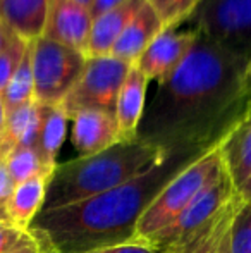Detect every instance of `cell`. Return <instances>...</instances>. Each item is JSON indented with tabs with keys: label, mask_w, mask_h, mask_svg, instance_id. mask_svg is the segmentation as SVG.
I'll use <instances>...</instances> for the list:
<instances>
[{
	"label": "cell",
	"mask_w": 251,
	"mask_h": 253,
	"mask_svg": "<svg viewBox=\"0 0 251 253\" xmlns=\"http://www.w3.org/2000/svg\"><path fill=\"white\" fill-rule=\"evenodd\" d=\"M251 105L250 57L200 37L146 100L138 140L162 150H212Z\"/></svg>",
	"instance_id": "cell-1"
},
{
	"label": "cell",
	"mask_w": 251,
	"mask_h": 253,
	"mask_svg": "<svg viewBox=\"0 0 251 253\" xmlns=\"http://www.w3.org/2000/svg\"><path fill=\"white\" fill-rule=\"evenodd\" d=\"M208 150H169L131 181L88 200L41 210L28 229L41 253H90L138 241V222L162 190Z\"/></svg>",
	"instance_id": "cell-2"
},
{
	"label": "cell",
	"mask_w": 251,
	"mask_h": 253,
	"mask_svg": "<svg viewBox=\"0 0 251 253\" xmlns=\"http://www.w3.org/2000/svg\"><path fill=\"white\" fill-rule=\"evenodd\" d=\"M167 152L141 140L119 141L97 155L57 164L41 210L61 209L107 193L143 174Z\"/></svg>",
	"instance_id": "cell-3"
},
{
	"label": "cell",
	"mask_w": 251,
	"mask_h": 253,
	"mask_svg": "<svg viewBox=\"0 0 251 253\" xmlns=\"http://www.w3.org/2000/svg\"><path fill=\"white\" fill-rule=\"evenodd\" d=\"M236 195L238 191L227 170H224L171 226L144 243L153 245L165 253H196L231 209Z\"/></svg>",
	"instance_id": "cell-4"
},
{
	"label": "cell",
	"mask_w": 251,
	"mask_h": 253,
	"mask_svg": "<svg viewBox=\"0 0 251 253\" xmlns=\"http://www.w3.org/2000/svg\"><path fill=\"white\" fill-rule=\"evenodd\" d=\"M224 170L225 166L218 145L189 164L158 193L143 213L138 222V241H148L171 226L201 191L218 179Z\"/></svg>",
	"instance_id": "cell-5"
},
{
	"label": "cell",
	"mask_w": 251,
	"mask_h": 253,
	"mask_svg": "<svg viewBox=\"0 0 251 253\" xmlns=\"http://www.w3.org/2000/svg\"><path fill=\"white\" fill-rule=\"evenodd\" d=\"M83 52L40 37L31 42L35 76V100L40 103H62L86 66Z\"/></svg>",
	"instance_id": "cell-6"
},
{
	"label": "cell",
	"mask_w": 251,
	"mask_h": 253,
	"mask_svg": "<svg viewBox=\"0 0 251 253\" xmlns=\"http://www.w3.org/2000/svg\"><path fill=\"white\" fill-rule=\"evenodd\" d=\"M186 23L200 37L251 59V0H201Z\"/></svg>",
	"instance_id": "cell-7"
},
{
	"label": "cell",
	"mask_w": 251,
	"mask_h": 253,
	"mask_svg": "<svg viewBox=\"0 0 251 253\" xmlns=\"http://www.w3.org/2000/svg\"><path fill=\"white\" fill-rule=\"evenodd\" d=\"M131 67L133 64L112 55L88 57L81 78L61 103L69 119L79 110L88 109L115 114L119 90Z\"/></svg>",
	"instance_id": "cell-8"
},
{
	"label": "cell",
	"mask_w": 251,
	"mask_h": 253,
	"mask_svg": "<svg viewBox=\"0 0 251 253\" xmlns=\"http://www.w3.org/2000/svg\"><path fill=\"white\" fill-rule=\"evenodd\" d=\"M200 35L191 26L165 28L146 50L140 55L134 66L146 76L148 81H160L172 73L191 52Z\"/></svg>",
	"instance_id": "cell-9"
},
{
	"label": "cell",
	"mask_w": 251,
	"mask_h": 253,
	"mask_svg": "<svg viewBox=\"0 0 251 253\" xmlns=\"http://www.w3.org/2000/svg\"><path fill=\"white\" fill-rule=\"evenodd\" d=\"M91 26L93 16L88 5L76 0H54L41 37L84 53Z\"/></svg>",
	"instance_id": "cell-10"
},
{
	"label": "cell",
	"mask_w": 251,
	"mask_h": 253,
	"mask_svg": "<svg viewBox=\"0 0 251 253\" xmlns=\"http://www.w3.org/2000/svg\"><path fill=\"white\" fill-rule=\"evenodd\" d=\"M72 145L79 157H90L121 141L115 114L104 110H79L72 117Z\"/></svg>",
	"instance_id": "cell-11"
},
{
	"label": "cell",
	"mask_w": 251,
	"mask_h": 253,
	"mask_svg": "<svg viewBox=\"0 0 251 253\" xmlns=\"http://www.w3.org/2000/svg\"><path fill=\"white\" fill-rule=\"evenodd\" d=\"M148 83L150 81L146 80V76L133 64L119 90L117 103H115V119H117L121 141L138 140V127L146 107Z\"/></svg>",
	"instance_id": "cell-12"
},
{
	"label": "cell",
	"mask_w": 251,
	"mask_h": 253,
	"mask_svg": "<svg viewBox=\"0 0 251 253\" xmlns=\"http://www.w3.org/2000/svg\"><path fill=\"white\" fill-rule=\"evenodd\" d=\"M158 14L153 10V7L144 0L141 9L136 12V16L129 21L126 30L115 42L110 55L115 59L126 60L129 64H134L140 55L146 50V47L164 31Z\"/></svg>",
	"instance_id": "cell-13"
},
{
	"label": "cell",
	"mask_w": 251,
	"mask_h": 253,
	"mask_svg": "<svg viewBox=\"0 0 251 253\" xmlns=\"http://www.w3.org/2000/svg\"><path fill=\"white\" fill-rule=\"evenodd\" d=\"M54 0H0V19L17 37L33 42L43 35Z\"/></svg>",
	"instance_id": "cell-14"
},
{
	"label": "cell",
	"mask_w": 251,
	"mask_h": 253,
	"mask_svg": "<svg viewBox=\"0 0 251 253\" xmlns=\"http://www.w3.org/2000/svg\"><path fill=\"white\" fill-rule=\"evenodd\" d=\"M144 0H127L126 3L95 17L91 35L88 40V47L84 55L86 57H105L110 55L115 42L126 30L129 21L136 16Z\"/></svg>",
	"instance_id": "cell-15"
},
{
	"label": "cell",
	"mask_w": 251,
	"mask_h": 253,
	"mask_svg": "<svg viewBox=\"0 0 251 253\" xmlns=\"http://www.w3.org/2000/svg\"><path fill=\"white\" fill-rule=\"evenodd\" d=\"M218 147L225 170L238 191L251 179V105Z\"/></svg>",
	"instance_id": "cell-16"
},
{
	"label": "cell",
	"mask_w": 251,
	"mask_h": 253,
	"mask_svg": "<svg viewBox=\"0 0 251 253\" xmlns=\"http://www.w3.org/2000/svg\"><path fill=\"white\" fill-rule=\"evenodd\" d=\"M40 123V103L36 100L7 112L5 126L0 134V155L5 157L10 150L19 147H36Z\"/></svg>",
	"instance_id": "cell-17"
},
{
	"label": "cell",
	"mask_w": 251,
	"mask_h": 253,
	"mask_svg": "<svg viewBox=\"0 0 251 253\" xmlns=\"http://www.w3.org/2000/svg\"><path fill=\"white\" fill-rule=\"evenodd\" d=\"M50 177L52 174H40L14 186L9 200V217L14 226L28 229L41 212Z\"/></svg>",
	"instance_id": "cell-18"
},
{
	"label": "cell",
	"mask_w": 251,
	"mask_h": 253,
	"mask_svg": "<svg viewBox=\"0 0 251 253\" xmlns=\"http://www.w3.org/2000/svg\"><path fill=\"white\" fill-rule=\"evenodd\" d=\"M40 117L41 123L36 148L43 159L45 166L55 169L59 150H61L64 138H66L69 116L62 109L61 103H40Z\"/></svg>",
	"instance_id": "cell-19"
},
{
	"label": "cell",
	"mask_w": 251,
	"mask_h": 253,
	"mask_svg": "<svg viewBox=\"0 0 251 253\" xmlns=\"http://www.w3.org/2000/svg\"><path fill=\"white\" fill-rule=\"evenodd\" d=\"M0 95H2V100L7 112L35 100V76H33V60H31V42L26 53H24L23 60H21L19 67L12 74L9 83L5 84V88L0 91Z\"/></svg>",
	"instance_id": "cell-20"
},
{
	"label": "cell",
	"mask_w": 251,
	"mask_h": 253,
	"mask_svg": "<svg viewBox=\"0 0 251 253\" xmlns=\"http://www.w3.org/2000/svg\"><path fill=\"white\" fill-rule=\"evenodd\" d=\"M5 164L14 186L24 183V181L31 179L35 176H40V174H54L55 170L45 166L36 147L14 148L5 155Z\"/></svg>",
	"instance_id": "cell-21"
},
{
	"label": "cell",
	"mask_w": 251,
	"mask_h": 253,
	"mask_svg": "<svg viewBox=\"0 0 251 253\" xmlns=\"http://www.w3.org/2000/svg\"><path fill=\"white\" fill-rule=\"evenodd\" d=\"M229 250L231 253H251V202H243L239 197L229 229Z\"/></svg>",
	"instance_id": "cell-22"
},
{
	"label": "cell",
	"mask_w": 251,
	"mask_h": 253,
	"mask_svg": "<svg viewBox=\"0 0 251 253\" xmlns=\"http://www.w3.org/2000/svg\"><path fill=\"white\" fill-rule=\"evenodd\" d=\"M0 253H41L30 229L0 222Z\"/></svg>",
	"instance_id": "cell-23"
},
{
	"label": "cell",
	"mask_w": 251,
	"mask_h": 253,
	"mask_svg": "<svg viewBox=\"0 0 251 253\" xmlns=\"http://www.w3.org/2000/svg\"><path fill=\"white\" fill-rule=\"evenodd\" d=\"M158 14L164 28L181 26L196 10L201 0H146Z\"/></svg>",
	"instance_id": "cell-24"
},
{
	"label": "cell",
	"mask_w": 251,
	"mask_h": 253,
	"mask_svg": "<svg viewBox=\"0 0 251 253\" xmlns=\"http://www.w3.org/2000/svg\"><path fill=\"white\" fill-rule=\"evenodd\" d=\"M28 47H30V42H26L24 38L17 37L16 33L10 31L7 43L0 50V91L5 88V84L9 83L12 74L19 67Z\"/></svg>",
	"instance_id": "cell-25"
},
{
	"label": "cell",
	"mask_w": 251,
	"mask_h": 253,
	"mask_svg": "<svg viewBox=\"0 0 251 253\" xmlns=\"http://www.w3.org/2000/svg\"><path fill=\"white\" fill-rule=\"evenodd\" d=\"M236 209H238V195H236L231 209L225 212V215L222 217L218 226L212 233V236L205 241V245L196 253H231V250H229V229H231V222Z\"/></svg>",
	"instance_id": "cell-26"
},
{
	"label": "cell",
	"mask_w": 251,
	"mask_h": 253,
	"mask_svg": "<svg viewBox=\"0 0 251 253\" xmlns=\"http://www.w3.org/2000/svg\"><path fill=\"white\" fill-rule=\"evenodd\" d=\"M14 191V183L7 169L5 157L0 155V222L12 224L9 217V200Z\"/></svg>",
	"instance_id": "cell-27"
},
{
	"label": "cell",
	"mask_w": 251,
	"mask_h": 253,
	"mask_svg": "<svg viewBox=\"0 0 251 253\" xmlns=\"http://www.w3.org/2000/svg\"><path fill=\"white\" fill-rule=\"evenodd\" d=\"M90 253H165V252H162L160 248L153 247L150 243H144V241H133V243L117 245V247L104 248V250H97Z\"/></svg>",
	"instance_id": "cell-28"
},
{
	"label": "cell",
	"mask_w": 251,
	"mask_h": 253,
	"mask_svg": "<svg viewBox=\"0 0 251 253\" xmlns=\"http://www.w3.org/2000/svg\"><path fill=\"white\" fill-rule=\"evenodd\" d=\"M126 2H127V0H91L90 12H91V16H93V19H95V17L102 16V14L108 12V10L115 9V7L122 5V3H126Z\"/></svg>",
	"instance_id": "cell-29"
},
{
	"label": "cell",
	"mask_w": 251,
	"mask_h": 253,
	"mask_svg": "<svg viewBox=\"0 0 251 253\" xmlns=\"http://www.w3.org/2000/svg\"><path fill=\"white\" fill-rule=\"evenodd\" d=\"M238 197L241 198L243 202H251V179L243 188H239V190H238Z\"/></svg>",
	"instance_id": "cell-30"
},
{
	"label": "cell",
	"mask_w": 251,
	"mask_h": 253,
	"mask_svg": "<svg viewBox=\"0 0 251 253\" xmlns=\"http://www.w3.org/2000/svg\"><path fill=\"white\" fill-rule=\"evenodd\" d=\"M10 35V30L3 24V21L0 19V50L3 48V45L7 43V38H9Z\"/></svg>",
	"instance_id": "cell-31"
},
{
	"label": "cell",
	"mask_w": 251,
	"mask_h": 253,
	"mask_svg": "<svg viewBox=\"0 0 251 253\" xmlns=\"http://www.w3.org/2000/svg\"><path fill=\"white\" fill-rule=\"evenodd\" d=\"M5 119H7V110H5V105H3L2 95H0V134H2V131H3V126H5Z\"/></svg>",
	"instance_id": "cell-32"
},
{
	"label": "cell",
	"mask_w": 251,
	"mask_h": 253,
	"mask_svg": "<svg viewBox=\"0 0 251 253\" xmlns=\"http://www.w3.org/2000/svg\"><path fill=\"white\" fill-rule=\"evenodd\" d=\"M76 2H79V3H83V5H88V7H90L91 0H76Z\"/></svg>",
	"instance_id": "cell-33"
},
{
	"label": "cell",
	"mask_w": 251,
	"mask_h": 253,
	"mask_svg": "<svg viewBox=\"0 0 251 253\" xmlns=\"http://www.w3.org/2000/svg\"><path fill=\"white\" fill-rule=\"evenodd\" d=\"M250 76H251V59H250Z\"/></svg>",
	"instance_id": "cell-34"
}]
</instances>
